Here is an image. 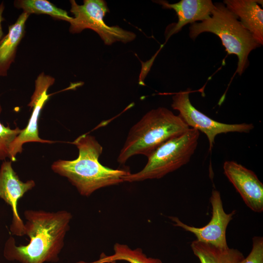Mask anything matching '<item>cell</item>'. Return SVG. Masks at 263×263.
I'll list each match as a JSON object with an SVG mask.
<instances>
[{"label": "cell", "instance_id": "6da1fadb", "mask_svg": "<svg viewBox=\"0 0 263 263\" xmlns=\"http://www.w3.org/2000/svg\"><path fill=\"white\" fill-rule=\"evenodd\" d=\"M23 214L26 220L24 235L29 237V243L18 246L15 239L10 237L4 245V257L19 263L57 262L70 229L71 213L64 210L48 212L28 209Z\"/></svg>", "mask_w": 263, "mask_h": 263}, {"label": "cell", "instance_id": "7a4b0ae2", "mask_svg": "<svg viewBox=\"0 0 263 263\" xmlns=\"http://www.w3.org/2000/svg\"><path fill=\"white\" fill-rule=\"evenodd\" d=\"M72 143L78 150V157L73 160H58L51 169L67 178L80 195L89 196L99 188L124 182L122 177L130 173L128 170L112 169L101 164L98 158L103 148L94 136L84 134Z\"/></svg>", "mask_w": 263, "mask_h": 263}, {"label": "cell", "instance_id": "3957f363", "mask_svg": "<svg viewBox=\"0 0 263 263\" xmlns=\"http://www.w3.org/2000/svg\"><path fill=\"white\" fill-rule=\"evenodd\" d=\"M189 128L178 115L165 108L152 109L130 130L117 157L124 164L132 156H149L165 142L186 132Z\"/></svg>", "mask_w": 263, "mask_h": 263}, {"label": "cell", "instance_id": "277c9868", "mask_svg": "<svg viewBox=\"0 0 263 263\" xmlns=\"http://www.w3.org/2000/svg\"><path fill=\"white\" fill-rule=\"evenodd\" d=\"M214 4V8L208 19L190 24L189 37L194 40L204 32L217 35L227 54L237 56L236 73L241 75L248 65L250 53L260 45L223 3Z\"/></svg>", "mask_w": 263, "mask_h": 263}, {"label": "cell", "instance_id": "5b68a950", "mask_svg": "<svg viewBox=\"0 0 263 263\" xmlns=\"http://www.w3.org/2000/svg\"><path fill=\"white\" fill-rule=\"evenodd\" d=\"M200 132L189 128L159 146L148 158L144 168L135 173L124 176V182H134L160 179L190 161L197 147Z\"/></svg>", "mask_w": 263, "mask_h": 263}, {"label": "cell", "instance_id": "8992f818", "mask_svg": "<svg viewBox=\"0 0 263 263\" xmlns=\"http://www.w3.org/2000/svg\"><path fill=\"white\" fill-rule=\"evenodd\" d=\"M70 1V11L74 15L68 21L71 33L78 34L83 30L91 29L97 33L107 45L116 41L126 43L135 38L134 33L117 25L110 26L105 23L103 19L109 9L105 0H84L82 5L78 4L75 0Z\"/></svg>", "mask_w": 263, "mask_h": 263}, {"label": "cell", "instance_id": "52a82bcc", "mask_svg": "<svg viewBox=\"0 0 263 263\" xmlns=\"http://www.w3.org/2000/svg\"><path fill=\"white\" fill-rule=\"evenodd\" d=\"M189 89L176 93L172 96L171 107L178 111L179 116L189 128L203 132L207 136L210 151L216 136L228 132H249L254 128L251 123L226 124L218 122L196 109L191 104Z\"/></svg>", "mask_w": 263, "mask_h": 263}, {"label": "cell", "instance_id": "ba28073f", "mask_svg": "<svg viewBox=\"0 0 263 263\" xmlns=\"http://www.w3.org/2000/svg\"><path fill=\"white\" fill-rule=\"evenodd\" d=\"M212 206V217L209 223L201 227L188 225L176 217L169 218L174 223L173 225L180 227L187 231L192 233L197 240L222 247H228L226 231L227 227L235 214V210L226 213L224 209L220 192L213 189L210 197Z\"/></svg>", "mask_w": 263, "mask_h": 263}, {"label": "cell", "instance_id": "9c48e42d", "mask_svg": "<svg viewBox=\"0 0 263 263\" xmlns=\"http://www.w3.org/2000/svg\"><path fill=\"white\" fill-rule=\"evenodd\" d=\"M36 185L33 180L21 181L12 167L11 161H4L0 168V198L8 204L12 211L10 231L12 234L24 235V223L19 216L18 203L24 194Z\"/></svg>", "mask_w": 263, "mask_h": 263}, {"label": "cell", "instance_id": "30bf717a", "mask_svg": "<svg viewBox=\"0 0 263 263\" xmlns=\"http://www.w3.org/2000/svg\"><path fill=\"white\" fill-rule=\"evenodd\" d=\"M223 169L246 205L255 212H263V184L256 174L234 161H225Z\"/></svg>", "mask_w": 263, "mask_h": 263}, {"label": "cell", "instance_id": "8fae6325", "mask_svg": "<svg viewBox=\"0 0 263 263\" xmlns=\"http://www.w3.org/2000/svg\"><path fill=\"white\" fill-rule=\"evenodd\" d=\"M154 1L164 9H173L177 16V22L169 25L166 28V41L187 24L208 19L214 8V4L211 0H181L175 3H169L165 0Z\"/></svg>", "mask_w": 263, "mask_h": 263}, {"label": "cell", "instance_id": "7c38bea8", "mask_svg": "<svg viewBox=\"0 0 263 263\" xmlns=\"http://www.w3.org/2000/svg\"><path fill=\"white\" fill-rule=\"evenodd\" d=\"M257 0H225L223 3L234 14L257 42L263 44V10Z\"/></svg>", "mask_w": 263, "mask_h": 263}, {"label": "cell", "instance_id": "4fadbf2b", "mask_svg": "<svg viewBox=\"0 0 263 263\" xmlns=\"http://www.w3.org/2000/svg\"><path fill=\"white\" fill-rule=\"evenodd\" d=\"M30 15L22 12L8 27L7 34L0 40V76L7 75L14 62L18 47L25 34L26 22Z\"/></svg>", "mask_w": 263, "mask_h": 263}, {"label": "cell", "instance_id": "5bb4252c", "mask_svg": "<svg viewBox=\"0 0 263 263\" xmlns=\"http://www.w3.org/2000/svg\"><path fill=\"white\" fill-rule=\"evenodd\" d=\"M50 95L44 92L41 97L35 103L31 116L27 125L11 143L9 147V158L11 161L16 160V155L22 151V145L27 142H36L41 143L55 142L44 140L38 136V121L41 111L45 103L49 99Z\"/></svg>", "mask_w": 263, "mask_h": 263}, {"label": "cell", "instance_id": "9a60e30c", "mask_svg": "<svg viewBox=\"0 0 263 263\" xmlns=\"http://www.w3.org/2000/svg\"><path fill=\"white\" fill-rule=\"evenodd\" d=\"M190 247L200 263H239L244 258L237 249L219 247L197 240Z\"/></svg>", "mask_w": 263, "mask_h": 263}, {"label": "cell", "instance_id": "2e32d148", "mask_svg": "<svg viewBox=\"0 0 263 263\" xmlns=\"http://www.w3.org/2000/svg\"><path fill=\"white\" fill-rule=\"evenodd\" d=\"M114 253L107 256L104 253L100 255L98 260L93 262L80 261L77 263H113L117 261H124L130 263H162L157 258L147 257L142 249H131L127 245L116 243L113 246Z\"/></svg>", "mask_w": 263, "mask_h": 263}, {"label": "cell", "instance_id": "e0dca14e", "mask_svg": "<svg viewBox=\"0 0 263 263\" xmlns=\"http://www.w3.org/2000/svg\"><path fill=\"white\" fill-rule=\"evenodd\" d=\"M14 6L23 10L29 15L32 14L48 15L52 17L68 22L72 18L67 12L46 0H18Z\"/></svg>", "mask_w": 263, "mask_h": 263}, {"label": "cell", "instance_id": "ac0fdd59", "mask_svg": "<svg viewBox=\"0 0 263 263\" xmlns=\"http://www.w3.org/2000/svg\"><path fill=\"white\" fill-rule=\"evenodd\" d=\"M21 131L18 127L12 129L0 122V160L9 158L10 145Z\"/></svg>", "mask_w": 263, "mask_h": 263}, {"label": "cell", "instance_id": "d6986e66", "mask_svg": "<svg viewBox=\"0 0 263 263\" xmlns=\"http://www.w3.org/2000/svg\"><path fill=\"white\" fill-rule=\"evenodd\" d=\"M55 78L49 75L41 73L35 81V90L31 96V101L28 106L32 108L33 105L41 97L43 94L47 92L49 88L55 82Z\"/></svg>", "mask_w": 263, "mask_h": 263}, {"label": "cell", "instance_id": "ffe728a7", "mask_svg": "<svg viewBox=\"0 0 263 263\" xmlns=\"http://www.w3.org/2000/svg\"><path fill=\"white\" fill-rule=\"evenodd\" d=\"M239 263H263V238H252V247L249 254Z\"/></svg>", "mask_w": 263, "mask_h": 263}, {"label": "cell", "instance_id": "44dd1931", "mask_svg": "<svg viewBox=\"0 0 263 263\" xmlns=\"http://www.w3.org/2000/svg\"><path fill=\"white\" fill-rule=\"evenodd\" d=\"M4 9V6L3 3L2 2L0 4V40L2 38V37L3 36V31H2L1 23L4 20V19L2 16Z\"/></svg>", "mask_w": 263, "mask_h": 263}]
</instances>
